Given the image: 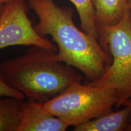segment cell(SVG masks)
<instances>
[{
  "instance_id": "8fae6325",
  "label": "cell",
  "mask_w": 131,
  "mask_h": 131,
  "mask_svg": "<svg viewBox=\"0 0 131 131\" xmlns=\"http://www.w3.org/2000/svg\"><path fill=\"white\" fill-rule=\"evenodd\" d=\"M3 97H14L24 100L25 96L21 92L9 86L0 73V98Z\"/></svg>"
},
{
  "instance_id": "30bf717a",
  "label": "cell",
  "mask_w": 131,
  "mask_h": 131,
  "mask_svg": "<svg viewBox=\"0 0 131 131\" xmlns=\"http://www.w3.org/2000/svg\"><path fill=\"white\" fill-rule=\"evenodd\" d=\"M76 8L80 20L81 28L85 32L98 40L92 0H70Z\"/></svg>"
},
{
  "instance_id": "5bb4252c",
  "label": "cell",
  "mask_w": 131,
  "mask_h": 131,
  "mask_svg": "<svg viewBox=\"0 0 131 131\" xmlns=\"http://www.w3.org/2000/svg\"><path fill=\"white\" fill-rule=\"evenodd\" d=\"M4 4L0 3V16H1V15L2 14L3 8H4Z\"/></svg>"
},
{
  "instance_id": "52a82bcc",
  "label": "cell",
  "mask_w": 131,
  "mask_h": 131,
  "mask_svg": "<svg viewBox=\"0 0 131 131\" xmlns=\"http://www.w3.org/2000/svg\"><path fill=\"white\" fill-rule=\"evenodd\" d=\"M74 131H131V112L126 106L74 127Z\"/></svg>"
},
{
  "instance_id": "9c48e42d",
  "label": "cell",
  "mask_w": 131,
  "mask_h": 131,
  "mask_svg": "<svg viewBox=\"0 0 131 131\" xmlns=\"http://www.w3.org/2000/svg\"><path fill=\"white\" fill-rule=\"evenodd\" d=\"M23 101L14 97L0 99V131H16Z\"/></svg>"
},
{
  "instance_id": "3957f363",
  "label": "cell",
  "mask_w": 131,
  "mask_h": 131,
  "mask_svg": "<svg viewBox=\"0 0 131 131\" xmlns=\"http://www.w3.org/2000/svg\"><path fill=\"white\" fill-rule=\"evenodd\" d=\"M117 101L114 89L76 81L43 105L69 126L76 127L112 112Z\"/></svg>"
},
{
  "instance_id": "6da1fadb",
  "label": "cell",
  "mask_w": 131,
  "mask_h": 131,
  "mask_svg": "<svg viewBox=\"0 0 131 131\" xmlns=\"http://www.w3.org/2000/svg\"><path fill=\"white\" fill-rule=\"evenodd\" d=\"M39 22V34L50 35L56 43L55 58L83 73L88 82L95 81L105 73L112 62L96 37L80 30L73 20V11L61 7L53 0H29Z\"/></svg>"
},
{
  "instance_id": "9a60e30c",
  "label": "cell",
  "mask_w": 131,
  "mask_h": 131,
  "mask_svg": "<svg viewBox=\"0 0 131 131\" xmlns=\"http://www.w3.org/2000/svg\"><path fill=\"white\" fill-rule=\"evenodd\" d=\"M128 6H129V12L131 15V0H128Z\"/></svg>"
},
{
  "instance_id": "7c38bea8",
  "label": "cell",
  "mask_w": 131,
  "mask_h": 131,
  "mask_svg": "<svg viewBox=\"0 0 131 131\" xmlns=\"http://www.w3.org/2000/svg\"><path fill=\"white\" fill-rule=\"evenodd\" d=\"M123 106H127V107H128L129 109H130V112H131V97L129 98L128 100H127L123 103Z\"/></svg>"
},
{
  "instance_id": "5b68a950",
  "label": "cell",
  "mask_w": 131,
  "mask_h": 131,
  "mask_svg": "<svg viewBox=\"0 0 131 131\" xmlns=\"http://www.w3.org/2000/svg\"><path fill=\"white\" fill-rule=\"evenodd\" d=\"M14 46H31L57 51V46L39 34L27 15L23 0H15L4 5L0 16V50Z\"/></svg>"
},
{
  "instance_id": "4fadbf2b",
  "label": "cell",
  "mask_w": 131,
  "mask_h": 131,
  "mask_svg": "<svg viewBox=\"0 0 131 131\" xmlns=\"http://www.w3.org/2000/svg\"><path fill=\"white\" fill-rule=\"evenodd\" d=\"M15 1V0H0V3L4 4H6V3L10 2V1Z\"/></svg>"
},
{
  "instance_id": "7a4b0ae2",
  "label": "cell",
  "mask_w": 131,
  "mask_h": 131,
  "mask_svg": "<svg viewBox=\"0 0 131 131\" xmlns=\"http://www.w3.org/2000/svg\"><path fill=\"white\" fill-rule=\"evenodd\" d=\"M55 52L33 46L24 55L0 63V73L28 99L46 103L83 79L73 67L58 61Z\"/></svg>"
},
{
  "instance_id": "277c9868",
  "label": "cell",
  "mask_w": 131,
  "mask_h": 131,
  "mask_svg": "<svg viewBox=\"0 0 131 131\" xmlns=\"http://www.w3.org/2000/svg\"><path fill=\"white\" fill-rule=\"evenodd\" d=\"M98 41L112 57L111 65L92 86L114 89L117 108L131 97V15L129 10L115 25L98 28Z\"/></svg>"
},
{
  "instance_id": "ba28073f",
  "label": "cell",
  "mask_w": 131,
  "mask_h": 131,
  "mask_svg": "<svg viewBox=\"0 0 131 131\" xmlns=\"http://www.w3.org/2000/svg\"><path fill=\"white\" fill-rule=\"evenodd\" d=\"M96 28L115 25L129 10L128 0H92Z\"/></svg>"
},
{
  "instance_id": "8992f818",
  "label": "cell",
  "mask_w": 131,
  "mask_h": 131,
  "mask_svg": "<svg viewBox=\"0 0 131 131\" xmlns=\"http://www.w3.org/2000/svg\"><path fill=\"white\" fill-rule=\"evenodd\" d=\"M69 127L61 119L47 111L43 103L28 99L23 103L16 131H64Z\"/></svg>"
}]
</instances>
